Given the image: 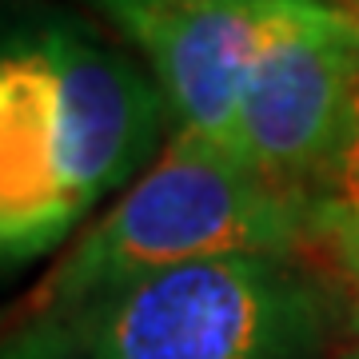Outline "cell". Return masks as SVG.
<instances>
[{"mask_svg": "<svg viewBox=\"0 0 359 359\" xmlns=\"http://www.w3.org/2000/svg\"><path fill=\"white\" fill-rule=\"evenodd\" d=\"M152 76L80 25L0 44V259L48 252L136 184L164 124Z\"/></svg>", "mask_w": 359, "mask_h": 359, "instance_id": "1", "label": "cell"}, {"mask_svg": "<svg viewBox=\"0 0 359 359\" xmlns=\"http://www.w3.org/2000/svg\"><path fill=\"white\" fill-rule=\"evenodd\" d=\"M335 304L299 256H212L4 332L20 359H320Z\"/></svg>", "mask_w": 359, "mask_h": 359, "instance_id": "2", "label": "cell"}, {"mask_svg": "<svg viewBox=\"0 0 359 359\" xmlns=\"http://www.w3.org/2000/svg\"><path fill=\"white\" fill-rule=\"evenodd\" d=\"M311 240V212L299 200L268 188L228 148L172 132L164 152L60 256L16 316L56 320L176 264L304 256Z\"/></svg>", "mask_w": 359, "mask_h": 359, "instance_id": "3", "label": "cell"}, {"mask_svg": "<svg viewBox=\"0 0 359 359\" xmlns=\"http://www.w3.org/2000/svg\"><path fill=\"white\" fill-rule=\"evenodd\" d=\"M351 68L355 13L323 0H287L248 72L224 148L311 212L344 140Z\"/></svg>", "mask_w": 359, "mask_h": 359, "instance_id": "4", "label": "cell"}, {"mask_svg": "<svg viewBox=\"0 0 359 359\" xmlns=\"http://www.w3.org/2000/svg\"><path fill=\"white\" fill-rule=\"evenodd\" d=\"M96 4L144 56L176 132L224 148L248 72L287 0H96Z\"/></svg>", "mask_w": 359, "mask_h": 359, "instance_id": "5", "label": "cell"}, {"mask_svg": "<svg viewBox=\"0 0 359 359\" xmlns=\"http://www.w3.org/2000/svg\"><path fill=\"white\" fill-rule=\"evenodd\" d=\"M311 228L320 236L359 231V8H355V68H351V100H347L344 140L311 200ZM311 240V244H316Z\"/></svg>", "mask_w": 359, "mask_h": 359, "instance_id": "6", "label": "cell"}, {"mask_svg": "<svg viewBox=\"0 0 359 359\" xmlns=\"http://www.w3.org/2000/svg\"><path fill=\"white\" fill-rule=\"evenodd\" d=\"M311 248L327 252V271H332V292L359 327V231H339V236H320Z\"/></svg>", "mask_w": 359, "mask_h": 359, "instance_id": "7", "label": "cell"}, {"mask_svg": "<svg viewBox=\"0 0 359 359\" xmlns=\"http://www.w3.org/2000/svg\"><path fill=\"white\" fill-rule=\"evenodd\" d=\"M0 359H16L13 344H8V335H4V327H0Z\"/></svg>", "mask_w": 359, "mask_h": 359, "instance_id": "8", "label": "cell"}, {"mask_svg": "<svg viewBox=\"0 0 359 359\" xmlns=\"http://www.w3.org/2000/svg\"><path fill=\"white\" fill-rule=\"evenodd\" d=\"M339 359H359V347H355V351H347V355H339Z\"/></svg>", "mask_w": 359, "mask_h": 359, "instance_id": "9", "label": "cell"}, {"mask_svg": "<svg viewBox=\"0 0 359 359\" xmlns=\"http://www.w3.org/2000/svg\"><path fill=\"white\" fill-rule=\"evenodd\" d=\"M351 4H359V0H351Z\"/></svg>", "mask_w": 359, "mask_h": 359, "instance_id": "10", "label": "cell"}]
</instances>
